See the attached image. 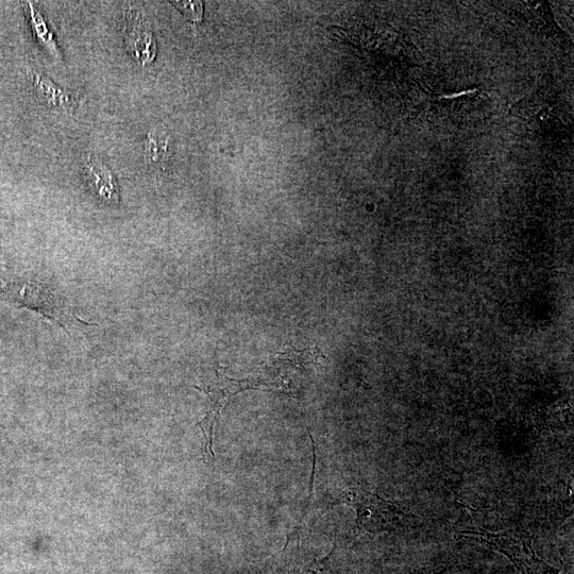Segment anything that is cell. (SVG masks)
<instances>
[{
    "label": "cell",
    "mask_w": 574,
    "mask_h": 574,
    "mask_svg": "<svg viewBox=\"0 0 574 574\" xmlns=\"http://www.w3.org/2000/svg\"><path fill=\"white\" fill-rule=\"evenodd\" d=\"M459 537L475 540L492 548L515 565L521 574H560L536 554L532 546V537L525 530L509 529L500 532H489L482 529L466 530L458 533Z\"/></svg>",
    "instance_id": "obj_1"
},
{
    "label": "cell",
    "mask_w": 574,
    "mask_h": 574,
    "mask_svg": "<svg viewBox=\"0 0 574 574\" xmlns=\"http://www.w3.org/2000/svg\"><path fill=\"white\" fill-rule=\"evenodd\" d=\"M334 503H345L356 509L358 528L369 534L392 531L415 518L398 503L362 487L348 488Z\"/></svg>",
    "instance_id": "obj_2"
},
{
    "label": "cell",
    "mask_w": 574,
    "mask_h": 574,
    "mask_svg": "<svg viewBox=\"0 0 574 574\" xmlns=\"http://www.w3.org/2000/svg\"><path fill=\"white\" fill-rule=\"evenodd\" d=\"M195 387L207 395L208 407L206 416L199 421L197 425L206 438V452L209 457L214 460V428L219 417H221L222 411L233 396L256 388L257 382L252 380H236L217 373V380L213 385L209 387Z\"/></svg>",
    "instance_id": "obj_3"
},
{
    "label": "cell",
    "mask_w": 574,
    "mask_h": 574,
    "mask_svg": "<svg viewBox=\"0 0 574 574\" xmlns=\"http://www.w3.org/2000/svg\"><path fill=\"white\" fill-rule=\"evenodd\" d=\"M124 38L131 57L145 66L157 55V44L153 32L143 16L132 8L125 14Z\"/></svg>",
    "instance_id": "obj_4"
},
{
    "label": "cell",
    "mask_w": 574,
    "mask_h": 574,
    "mask_svg": "<svg viewBox=\"0 0 574 574\" xmlns=\"http://www.w3.org/2000/svg\"><path fill=\"white\" fill-rule=\"evenodd\" d=\"M3 292L12 301L32 310H38L49 319H56L57 322L62 319L65 312L55 296L37 284H11L3 287Z\"/></svg>",
    "instance_id": "obj_5"
},
{
    "label": "cell",
    "mask_w": 574,
    "mask_h": 574,
    "mask_svg": "<svg viewBox=\"0 0 574 574\" xmlns=\"http://www.w3.org/2000/svg\"><path fill=\"white\" fill-rule=\"evenodd\" d=\"M84 178L97 197L108 202L118 200V185L110 168L89 155L83 164Z\"/></svg>",
    "instance_id": "obj_6"
},
{
    "label": "cell",
    "mask_w": 574,
    "mask_h": 574,
    "mask_svg": "<svg viewBox=\"0 0 574 574\" xmlns=\"http://www.w3.org/2000/svg\"><path fill=\"white\" fill-rule=\"evenodd\" d=\"M31 80L39 98L48 107L64 109L71 103V97L52 80L45 76L32 73Z\"/></svg>",
    "instance_id": "obj_7"
},
{
    "label": "cell",
    "mask_w": 574,
    "mask_h": 574,
    "mask_svg": "<svg viewBox=\"0 0 574 574\" xmlns=\"http://www.w3.org/2000/svg\"><path fill=\"white\" fill-rule=\"evenodd\" d=\"M26 12L29 16L30 26L33 33L39 42L48 50V52L55 57L60 56L57 42L54 38L53 32L49 31L43 16L38 12L31 3L26 4Z\"/></svg>",
    "instance_id": "obj_8"
},
{
    "label": "cell",
    "mask_w": 574,
    "mask_h": 574,
    "mask_svg": "<svg viewBox=\"0 0 574 574\" xmlns=\"http://www.w3.org/2000/svg\"><path fill=\"white\" fill-rule=\"evenodd\" d=\"M168 155V139L159 132L151 131L146 140V157L151 164H160Z\"/></svg>",
    "instance_id": "obj_9"
},
{
    "label": "cell",
    "mask_w": 574,
    "mask_h": 574,
    "mask_svg": "<svg viewBox=\"0 0 574 574\" xmlns=\"http://www.w3.org/2000/svg\"><path fill=\"white\" fill-rule=\"evenodd\" d=\"M315 465H316V455H315V451H314V463H313V472H312V477H311V482H310V494H309L308 502L306 504V509H305V511H303V513L300 516V518L298 519V522L296 523V525L294 527H291L289 529V531H287V539H286V544H285L284 550L292 542H295V540H299V537H300L302 529H303V521H305V518L310 511L309 506L311 504V500H312V496H313Z\"/></svg>",
    "instance_id": "obj_10"
},
{
    "label": "cell",
    "mask_w": 574,
    "mask_h": 574,
    "mask_svg": "<svg viewBox=\"0 0 574 574\" xmlns=\"http://www.w3.org/2000/svg\"><path fill=\"white\" fill-rule=\"evenodd\" d=\"M335 550L336 543H334L333 549L324 559L312 561L302 568L300 574H328Z\"/></svg>",
    "instance_id": "obj_11"
},
{
    "label": "cell",
    "mask_w": 574,
    "mask_h": 574,
    "mask_svg": "<svg viewBox=\"0 0 574 574\" xmlns=\"http://www.w3.org/2000/svg\"><path fill=\"white\" fill-rule=\"evenodd\" d=\"M175 6L193 22H199L202 19V4L194 2H177Z\"/></svg>",
    "instance_id": "obj_12"
}]
</instances>
